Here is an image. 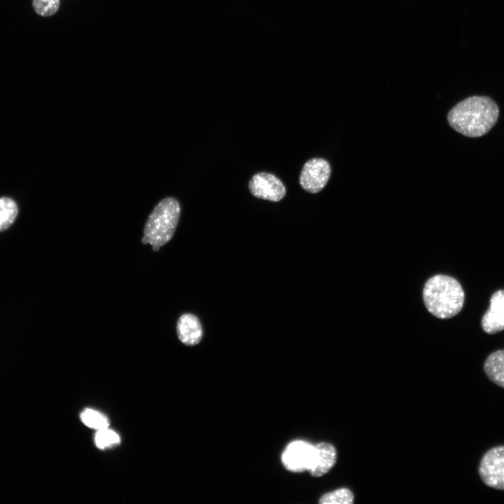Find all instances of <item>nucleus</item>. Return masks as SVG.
<instances>
[{"label":"nucleus","mask_w":504,"mask_h":504,"mask_svg":"<svg viewBox=\"0 0 504 504\" xmlns=\"http://www.w3.org/2000/svg\"><path fill=\"white\" fill-rule=\"evenodd\" d=\"M314 445L304 440L290 442L281 454L284 468L293 472L308 471L312 463Z\"/></svg>","instance_id":"nucleus-6"},{"label":"nucleus","mask_w":504,"mask_h":504,"mask_svg":"<svg viewBox=\"0 0 504 504\" xmlns=\"http://www.w3.org/2000/svg\"><path fill=\"white\" fill-rule=\"evenodd\" d=\"M80 419L85 426L97 430L108 428L109 426L107 416L92 409L84 410L80 413Z\"/></svg>","instance_id":"nucleus-14"},{"label":"nucleus","mask_w":504,"mask_h":504,"mask_svg":"<svg viewBox=\"0 0 504 504\" xmlns=\"http://www.w3.org/2000/svg\"><path fill=\"white\" fill-rule=\"evenodd\" d=\"M177 335L180 341L188 346L197 344L202 338V328L198 318L192 314H182L176 325Z\"/></svg>","instance_id":"nucleus-10"},{"label":"nucleus","mask_w":504,"mask_h":504,"mask_svg":"<svg viewBox=\"0 0 504 504\" xmlns=\"http://www.w3.org/2000/svg\"><path fill=\"white\" fill-rule=\"evenodd\" d=\"M423 298L430 313L440 318H449L461 310L465 293L456 279L447 275L437 274L426 283Z\"/></svg>","instance_id":"nucleus-2"},{"label":"nucleus","mask_w":504,"mask_h":504,"mask_svg":"<svg viewBox=\"0 0 504 504\" xmlns=\"http://www.w3.org/2000/svg\"><path fill=\"white\" fill-rule=\"evenodd\" d=\"M478 473L487 486L504 491V445L493 447L484 453Z\"/></svg>","instance_id":"nucleus-4"},{"label":"nucleus","mask_w":504,"mask_h":504,"mask_svg":"<svg viewBox=\"0 0 504 504\" xmlns=\"http://www.w3.org/2000/svg\"><path fill=\"white\" fill-rule=\"evenodd\" d=\"M481 326L488 334L504 330V289L498 290L491 295L489 309L482 318Z\"/></svg>","instance_id":"nucleus-8"},{"label":"nucleus","mask_w":504,"mask_h":504,"mask_svg":"<svg viewBox=\"0 0 504 504\" xmlns=\"http://www.w3.org/2000/svg\"><path fill=\"white\" fill-rule=\"evenodd\" d=\"M251 193L255 197L271 202H279L286 195L283 182L275 175L260 172L254 174L248 183Z\"/></svg>","instance_id":"nucleus-7"},{"label":"nucleus","mask_w":504,"mask_h":504,"mask_svg":"<svg viewBox=\"0 0 504 504\" xmlns=\"http://www.w3.org/2000/svg\"><path fill=\"white\" fill-rule=\"evenodd\" d=\"M498 115V106L491 98L472 96L455 105L448 113L447 120L457 132L474 138L486 134Z\"/></svg>","instance_id":"nucleus-1"},{"label":"nucleus","mask_w":504,"mask_h":504,"mask_svg":"<svg viewBox=\"0 0 504 504\" xmlns=\"http://www.w3.org/2000/svg\"><path fill=\"white\" fill-rule=\"evenodd\" d=\"M181 206L178 201L167 197L161 200L150 214L144 229V244L161 246L173 237L179 220Z\"/></svg>","instance_id":"nucleus-3"},{"label":"nucleus","mask_w":504,"mask_h":504,"mask_svg":"<svg viewBox=\"0 0 504 504\" xmlns=\"http://www.w3.org/2000/svg\"><path fill=\"white\" fill-rule=\"evenodd\" d=\"M483 368L491 382L504 388V349H499L489 354L484 361Z\"/></svg>","instance_id":"nucleus-11"},{"label":"nucleus","mask_w":504,"mask_h":504,"mask_svg":"<svg viewBox=\"0 0 504 504\" xmlns=\"http://www.w3.org/2000/svg\"><path fill=\"white\" fill-rule=\"evenodd\" d=\"M337 461L335 447L328 442H319L314 445V454L308 472L313 477H321L328 473Z\"/></svg>","instance_id":"nucleus-9"},{"label":"nucleus","mask_w":504,"mask_h":504,"mask_svg":"<svg viewBox=\"0 0 504 504\" xmlns=\"http://www.w3.org/2000/svg\"><path fill=\"white\" fill-rule=\"evenodd\" d=\"M18 212L14 200L6 197L0 198V232L7 230L13 223Z\"/></svg>","instance_id":"nucleus-12"},{"label":"nucleus","mask_w":504,"mask_h":504,"mask_svg":"<svg viewBox=\"0 0 504 504\" xmlns=\"http://www.w3.org/2000/svg\"><path fill=\"white\" fill-rule=\"evenodd\" d=\"M354 496L347 488H340L323 494L319 499L321 504H351Z\"/></svg>","instance_id":"nucleus-13"},{"label":"nucleus","mask_w":504,"mask_h":504,"mask_svg":"<svg viewBox=\"0 0 504 504\" xmlns=\"http://www.w3.org/2000/svg\"><path fill=\"white\" fill-rule=\"evenodd\" d=\"M152 249H153V251H158V250L160 249V246H156V245H153V246H152Z\"/></svg>","instance_id":"nucleus-17"},{"label":"nucleus","mask_w":504,"mask_h":504,"mask_svg":"<svg viewBox=\"0 0 504 504\" xmlns=\"http://www.w3.org/2000/svg\"><path fill=\"white\" fill-rule=\"evenodd\" d=\"M331 169L325 159L312 158L304 164L299 178L301 187L308 192H320L326 185Z\"/></svg>","instance_id":"nucleus-5"},{"label":"nucleus","mask_w":504,"mask_h":504,"mask_svg":"<svg viewBox=\"0 0 504 504\" xmlns=\"http://www.w3.org/2000/svg\"><path fill=\"white\" fill-rule=\"evenodd\" d=\"M94 441L98 448L104 449L118 445L120 442V438L117 433L108 427L97 431Z\"/></svg>","instance_id":"nucleus-15"},{"label":"nucleus","mask_w":504,"mask_h":504,"mask_svg":"<svg viewBox=\"0 0 504 504\" xmlns=\"http://www.w3.org/2000/svg\"><path fill=\"white\" fill-rule=\"evenodd\" d=\"M60 6V0H32V7L35 13L42 17H49L55 14Z\"/></svg>","instance_id":"nucleus-16"}]
</instances>
